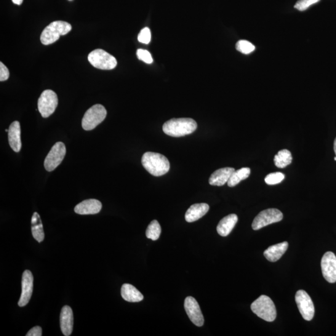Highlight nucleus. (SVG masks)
Returning <instances> with one entry per match:
<instances>
[{
	"instance_id": "nucleus-20",
	"label": "nucleus",
	"mask_w": 336,
	"mask_h": 336,
	"mask_svg": "<svg viewBox=\"0 0 336 336\" xmlns=\"http://www.w3.org/2000/svg\"><path fill=\"white\" fill-rule=\"evenodd\" d=\"M238 217L236 214H232L223 217L217 227L218 234L222 237L229 236L236 225Z\"/></svg>"
},
{
	"instance_id": "nucleus-10",
	"label": "nucleus",
	"mask_w": 336,
	"mask_h": 336,
	"mask_svg": "<svg viewBox=\"0 0 336 336\" xmlns=\"http://www.w3.org/2000/svg\"><path fill=\"white\" fill-rule=\"evenodd\" d=\"M66 148L63 142H57L52 146L44 160V167L47 172L54 171L65 158Z\"/></svg>"
},
{
	"instance_id": "nucleus-8",
	"label": "nucleus",
	"mask_w": 336,
	"mask_h": 336,
	"mask_svg": "<svg viewBox=\"0 0 336 336\" xmlns=\"http://www.w3.org/2000/svg\"><path fill=\"white\" fill-rule=\"evenodd\" d=\"M284 218V215L278 209H268L263 210L256 216L252 223L253 230L258 231L270 224L278 222Z\"/></svg>"
},
{
	"instance_id": "nucleus-9",
	"label": "nucleus",
	"mask_w": 336,
	"mask_h": 336,
	"mask_svg": "<svg viewBox=\"0 0 336 336\" xmlns=\"http://www.w3.org/2000/svg\"><path fill=\"white\" fill-rule=\"evenodd\" d=\"M295 301L301 316L306 321H311L314 316L313 301L307 293L303 290H298L295 295Z\"/></svg>"
},
{
	"instance_id": "nucleus-11",
	"label": "nucleus",
	"mask_w": 336,
	"mask_h": 336,
	"mask_svg": "<svg viewBox=\"0 0 336 336\" xmlns=\"http://www.w3.org/2000/svg\"><path fill=\"white\" fill-rule=\"evenodd\" d=\"M322 275L330 284L336 282V256L334 253L327 252L321 260Z\"/></svg>"
},
{
	"instance_id": "nucleus-3",
	"label": "nucleus",
	"mask_w": 336,
	"mask_h": 336,
	"mask_svg": "<svg viewBox=\"0 0 336 336\" xmlns=\"http://www.w3.org/2000/svg\"><path fill=\"white\" fill-rule=\"evenodd\" d=\"M71 29L72 26L66 21H54L42 31L40 39L44 45L51 44L57 41L61 36L68 34Z\"/></svg>"
},
{
	"instance_id": "nucleus-29",
	"label": "nucleus",
	"mask_w": 336,
	"mask_h": 336,
	"mask_svg": "<svg viewBox=\"0 0 336 336\" xmlns=\"http://www.w3.org/2000/svg\"><path fill=\"white\" fill-rule=\"evenodd\" d=\"M151 34L150 29L146 27L141 29L140 33L138 34V41L141 43L148 44L150 42Z\"/></svg>"
},
{
	"instance_id": "nucleus-5",
	"label": "nucleus",
	"mask_w": 336,
	"mask_h": 336,
	"mask_svg": "<svg viewBox=\"0 0 336 336\" xmlns=\"http://www.w3.org/2000/svg\"><path fill=\"white\" fill-rule=\"evenodd\" d=\"M106 114L105 108L100 104L92 106L85 112L82 121V128L87 131L94 129L105 120Z\"/></svg>"
},
{
	"instance_id": "nucleus-30",
	"label": "nucleus",
	"mask_w": 336,
	"mask_h": 336,
	"mask_svg": "<svg viewBox=\"0 0 336 336\" xmlns=\"http://www.w3.org/2000/svg\"><path fill=\"white\" fill-rule=\"evenodd\" d=\"M137 57L140 61H143L144 63L146 64H151L153 62V58L150 54V52L148 50L139 49L137 50Z\"/></svg>"
},
{
	"instance_id": "nucleus-23",
	"label": "nucleus",
	"mask_w": 336,
	"mask_h": 336,
	"mask_svg": "<svg viewBox=\"0 0 336 336\" xmlns=\"http://www.w3.org/2000/svg\"><path fill=\"white\" fill-rule=\"evenodd\" d=\"M250 175L249 167H242L238 170H235L228 182V185L231 188L236 186L242 180H246Z\"/></svg>"
},
{
	"instance_id": "nucleus-32",
	"label": "nucleus",
	"mask_w": 336,
	"mask_h": 336,
	"mask_svg": "<svg viewBox=\"0 0 336 336\" xmlns=\"http://www.w3.org/2000/svg\"><path fill=\"white\" fill-rule=\"evenodd\" d=\"M42 329L41 327L35 326L29 330L26 336H41Z\"/></svg>"
},
{
	"instance_id": "nucleus-12",
	"label": "nucleus",
	"mask_w": 336,
	"mask_h": 336,
	"mask_svg": "<svg viewBox=\"0 0 336 336\" xmlns=\"http://www.w3.org/2000/svg\"><path fill=\"white\" fill-rule=\"evenodd\" d=\"M185 309L187 314L192 322L196 326H203L204 322V316L200 308L198 303L193 297H188L185 299Z\"/></svg>"
},
{
	"instance_id": "nucleus-19",
	"label": "nucleus",
	"mask_w": 336,
	"mask_h": 336,
	"mask_svg": "<svg viewBox=\"0 0 336 336\" xmlns=\"http://www.w3.org/2000/svg\"><path fill=\"white\" fill-rule=\"evenodd\" d=\"M289 248V243L284 242L269 247L264 252V256L266 259L271 262H275L281 258Z\"/></svg>"
},
{
	"instance_id": "nucleus-37",
	"label": "nucleus",
	"mask_w": 336,
	"mask_h": 336,
	"mask_svg": "<svg viewBox=\"0 0 336 336\" xmlns=\"http://www.w3.org/2000/svg\"><path fill=\"white\" fill-rule=\"evenodd\" d=\"M68 1H73V0H68Z\"/></svg>"
},
{
	"instance_id": "nucleus-25",
	"label": "nucleus",
	"mask_w": 336,
	"mask_h": 336,
	"mask_svg": "<svg viewBox=\"0 0 336 336\" xmlns=\"http://www.w3.org/2000/svg\"><path fill=\"white\" fill-rule=\"evenodd\" d=\"M161 233V228L158 221L154 220L149 223L146 231V236L148 239L157 241Z\"/></svg>"
},
{
	"instance_id": "nucleus-4",
	"label": "nucleus",
	"mask_w": 336,
	"mask_h": 336,
	"mask_svg": "<svg viewBox=\"0 0 336 336\" xmlns=\"http://www.w3.org/2000/svg\"><path fill=\"white\" fill-rule=\"evenodd\" d=\"M252 311L256 315L268 322H273L276 317V309L273 301L266 295H261L253 302Z\"/></svg>"
},
{
	"instance_id": "nucleus-26",
	"label": "nucleus",
	"mask_w": 336,
	"mask_h": 336,
	"mask_svg": "<svg viewBox=\"0 0 336 336\" xmlns=\"http://www.w3.org/2000/svg\"><path fill=\"white\" fill-rule=\"evenodd\" d=\"M236 49L244 54H249L254 51L255 47L251 42L246 40H241L237 42Z\"/></svg>"
},
{
	"instance_id": "nucleus-36",
	"label": "nucleus",
	"mask_w": 336,
	"mask_h": 336,
	"mask_svg": "<svg viewBox=\"0 0 336 336\" xmlns=\"http://www.w3.org/2000/svg\"><path fill=\"white\" fill-rule=\"evenodd\" d=\"M334 160L336 161V156L334 157Z\"/></svg>"
},
{
	"instance_id": "nucleus-14",
	"label": "nucleus",
	"mask_w": 336,
	"mask_h": 336,
	"mask_svg": "<svg viewBox=\"0 0 336 336\" xmlns=\"http://www.w3.org/2000/svg\"><path fill=\"white\" fill-rule=\"evenodd\" d=\"M102 204L98 200L90 199L85 200L74 208L75 212L80 215L96 214L102 209Z\"/></svg>"
},
{
	"instance_id": "nucleus-17",
	"label": "nucleus",
	"mask_w": 336,
	"mask_h": 336,
	"mask_svg": "<svg viewBox=\"0 0 336 336\" xmlns=\"http://www.w3.org/2000/svg\"><path fill=\"white\" fill-rule=\"evenodd\" d=\"M9 141L10 147L13 150L20 152L21 148V127L20 122H13L9 129Z\"/></svg>"
},
{
	"instance_id": "nucleus-18",
	"label": "nucleus",
	"mask_w": 336,
	"mask_h": 336,
	"mask_svg": "<svg viewBox=\"0 0 336 336\" xmlns=\"http://www.w3.org/2000/svg\"><path fill=\"white\" fill-rule=\"evenodd\" d=\"M209 205L205 203L192 205L187 210L185 219L188 222H193L200 219L209 211Z\"/></svg>"
},
{
	"instance_id": "nucleus-15",
	"label": "nucleus",
	"mask_w": 336,
	"mask_h": 336,
	"mask_svg": "<svg viewBox=\"0 0 336 336\" xmlns=\"http://www.w3.org/2000/svg\"><path fill=\"white\" fill-rule=\"evenodd\" d=\"M73 312L69 306H65L61 310L60 315V326L61 331L66 336L71 334L73 330Z\"/></svg>"
},
{
	"instance_id": "nucleus-13",
	"label": "nucleus",
	"mask_w": 336,
	"mask_h": 336,
	"mask_svg": "<svg viewBox=\"0 0 336 336\" xmlns=\"http://www.w3.org/2000/svg\"><path fill=\"white\" fill-rule=\"evenodd\" d=\"M33 291V276L31 271L25 270L22 276V292H21L19 306L23 307L28 305Z\"/></svg>"
},
{
	"instance_id": "nucleus-31",
	"label": "nucleus",
	"mask_w": 336,
	"mask_h": 336,
	"mask_svg": "<svg viewBox=\"0 0 336 336\" xmlns=\"http://www.w3.org/2000/svg\"><path fill=\"white\" fill-rule=\"evenodd\" d=\"M10 77L9 70L3 63H0V81H5L9 79Z\"/></svg>"
},
{
	"instance_id": "nucleus-7",
	"label": "nucleus",
	"mask_w": 336,
	"mask_h": 336,
	"mask_svg": "<svg viewBox=\"0 0 336 336\" xmlns=\"http://www.w3.org/2000/svg\"><path fill=\"white\" fill-rule=\"evenodd\" d=\"M58 105V98L51 90L42 92L37 102L38 110L43 118H47L54 113Z\"/></svg>"
},
{
	"instance_id": "nucleus-27",
	"label": "nucleus",
	"mask_w": 336,
	"mask_h": 336,
	"mask_svg": "<svg viewBox=\"0 0 336 336\" xmlns=\"http://www.w3.org/2000/svg\"><path fill=\"white\" fill-rule=\"evenodd\" d=\"M285 175L280 172L272 173L265 178V181L268 185H275L284 181Z\"/></svg>"
},
{
	"instance_id": "nucleus-2",
	"label": "nucleus",
	"mask_w": 336,
	"mask_h": 336,
	"mask_svg": "<svg viewBox=\"0 0 336 336\" xmlns=\"http://www.w3.org/2000/svg\"><path fill=\"white\" fill-rule=\"evenodd\" d=\"M141 162L145 170L154 177H161L169 172V160L161 154L146 152L143 154Z\"/></svg>"
},
{
	"instance_id": "nucleus-24",
	"label": "nucleus",
	"mask_w": 336,
	"mask_h": 336,
	"mask_svg": "<svg viewBox=\"0 0 336 336\" xmlns=\"http://www.w3.org/2000/svg\"><path fill=\"white\" fill-rule=\"evenodd\" d=\"M292 159L291 152L288 149H282L274 156V164L277 167L284 168L292 163Z\"/></svg>"
},
{
	"instance_id": "nucleus-16",
	"label": "nucleus",
	"mask_w": 336,
	"mask_h": 336,
	"mask_svg": "<svg viewBox=\"0 0 336 336\" xmlns=\"http://www.w3.org/2000/svg\"><path fill=\"white\" fill-rule=\"evenodd\" d=\"M235 171L233 167H223L216 170L210 176L209 183L210 185L222 186L228 182L229 178Z\"/></svg>"
},
{
	"instance_id": "nucleus-6",
	"label": "nucleus",
	"mask_w": 336,
	"mask_h": 336,
	"mask_svg": "<svg viewBox=\"0 0 336 336\" xmlns=\"http://www.w3.org/2000/svg\"><path fill=\"white\" fill-rule=\"evenodd\" d=\"M88 60L94 68L102 70H111L117 65L116 58L103 49L93 50L88 55Z\"/></svg>"
},
{
	"instance_id": "nucleus-34",
	"label": "nucleus",
	"mask_w": 336,
	"mask_h": 336,
	"mask_svg": "<svg viewBox=\"0 0 336 336\" xmlns=\"http://www.w3.org/2000/svg\"><path fill=\"white\" fill-rule=\"evenodd\" d=\"M334 150L335 154V156H336V138H335V139L334 142Z\"/></svg>"
},
{
	"instance_id": "nucleus-1",
	"label": "nucleus",
	"mask_w": 336,
	"mask_h": 336,
	"mask_svg": "<svg viewBox=\"0 0 336 336\" xmlns=\"http://www.w3.org/2000/svg\"><path fill=\"white\" fill-rule=\"evenodd\" d=\"M197 123L190 118L172 119L164 123L162 130L173 137H181L195 132Z\"/></svg>"
},
{
	"instance_id": "nucleus-28",
	"label": "nucleus",
	"mask_w": 336,
	"mask_h": 336,
	"mask_svg": "<svg viewBox=\"0 0 336 336\" xmlns=\"http://www.w3.org/2000/svg\"><path fill=\"white\" fill-rule=\"evenodd\" d=\"M319 2L320 0H298L296 3L295 9L300 11V12H303V11L309 9L311 5L316 4Z\"/></svg>"
},
{
	"instance_id": "nucleus-21",
	"label": "nucleus",
	"mask_w": 336,
	"mask_h": 336,
	"mask_svg": "<svg viewBox=\"0 0 336 336\" xmlns=\"http://www.w3.org/2000/svg\"><path fill=\"white\" fill-rule=\"evenodd\" d=\"M121 295L125 301L138 303L143 300V296L135 287L130 284H124L121 289Z\"/></svg>"
},
{
	"instance_id": "nucleus-33",
	"label": "nucleus",
	"mask_w": 336,
	"mask_h": 336,
	"mask_svg": "<svg viewBox=\"0 0 336 336\" xmlns=\"http://www.w3.org/2000/svg\"><path fill=\"white\" fill-rule=\"evenodd\" d=\"M13 4L18 5H21L23 4V0H12Z\"/></svg>"
},
{
	"instance_id": "nucleus-35",
	"label": "nucleus",
	"mask_w": 336,
	"mask_h": 336,
	"mask_svg": "<svg viewBox=\"0 0 336 336\" xmlns=\"http://www.w3.org/2000/svg\"><path fill=\"white\" fill-rule=\"evenodd\" d=\"M9 130L6 129V130H5V132H9Z\"/></svg>"
},
{
	"instance_id": "nucleus-22",
	"label": "nucleus",
	"mask_w": 336,
	"mask_h": 336,
	"mask_svg": "<svg viewBox=\"0 0 336 336\" xmlns=\"http://www.w3.org/2000/svg\"><path fill=\"white\" fill-rule=\"evenodd\" d=\"M32 234L34 239L41 243L44 241V233L41 217L37 212H34L31 218Z\"/></svg>"
}]
</instances>
